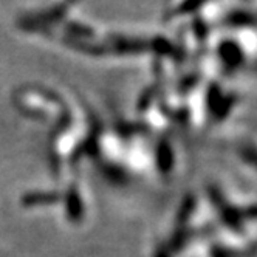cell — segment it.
<instances>
[{"label": "cell", "instance_id": "1", "mask_svg": "<svg viewBox=\"0 0 257 257\" xmlns=\"http://www.w3.org/2000/svg\"><path fill=\"white\" fill-rule=\"evenodd\" d=\"M215 64L225 73L243 70L257 58V27L228 25L215 41Z\"/></svg>", "mask_w": 257, "mask_h": 257}, {"label": "cell", "instance_id": "2", "mask_svg": "<svg viewBox=\"0 0 257 257\" xmlns=\"http://www.w3.org/2000/svg\"><path fill=\"white\" fill-rule=\"evenodd\" d=\"M240 95L234 88H225L220 82L209 85L208 91V113L217 119L225 121L232 116V113L240 107Z\"/></svg>", "mask_w": 257, "mask_h": 257}, {"label": "cell", "instance_id": "3", "mask_svg": "<svg viewBox=\"0 0 257 257\" xmlns=\"http://www.w3.org/2000/svg\"><path fill=\"white\" fill-rule=\"evenodd\" d=\"M232 154L243 171L257 181V140L238 141L232 148Z\"/></svg>", "mask_w": 257, "mask_h": 257}]
</instances>
